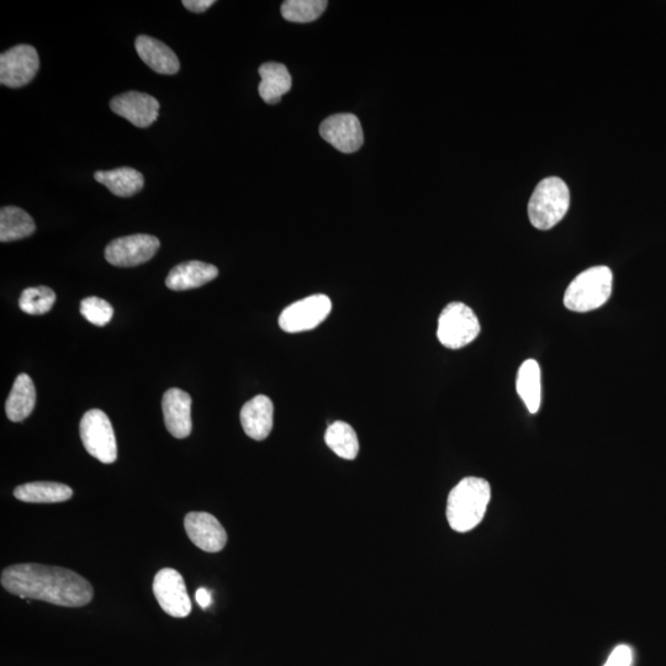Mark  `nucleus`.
Returning <instances> with one entry per match:
<instances>
[{
	"label": "nucleus",
	"instance_id": "f257e3e1",
	"mask_svg": "<svg viewBox=\"0 0 666 666\" xmlns=\"http://www.w3.org/2000/svg\"><path fill=\"white\" fill-rule=\"evenodd\" d=\"M9 594L65 607H82L94 596L91 583L73 570L36 563L10 565L0 578Z\"/></svg>",
	"mask_w": 666,
	"mask_h": 666
},
{
	"label": "nucleus",
	"instance_id": "f03ea898",
	"mask_svg": "<svg viewBox=\"0 0 666 666\" xmlns=\"http://www.w3.org/2000/svg\"><path fill=\"white\" fill-rule=\"evenodd\" d=\"M491 499L488 481L481 478H465L454 486L447 501V520L457 532H469L479 525L485 516Z\"/></svg>",
	"mask_w": 666,
	"mask_h": 666
},
{
	"label": "nucleus",
	"instance_id": "7ed1b4c3",
	"mask_svg": "<svg viewBox=\"0 0 666 666\" xmlns=\"http://www.w3.org/2000/svg\"><path fill=\"white\" fill-rule=\"evenodd\" d=\"M613 274L609 267L586 269L569 284L564 294V305L575 313H589L601 308L612 294Z\"/></svg>",
	"mask_w": 666,
	"mask_h": 666
},
{
	"label": "nucleus",
	"instance_id": "20e7f679",
	"mask_svg": "<svg viewBox=\"0 0 666 666\" xmlns=\"http://www.w3.org/2000/svg\"><path fill=\"white\" fill-rule=\"evenodd\" d=\"M570 206L568 185L558 177L539 182L528 203V218L538 230H551L567 215Z\"/></svg>",
	"mask_w": 666,
	"mask_h": 666
},
{
	"label": "nucleus",
	"instance_id": "39448f33",
	"mask_svg": "<svg viewBox=\"0 0 666 666\" xmlns=\"http://www.w3.org/2000/svg\"><path fill=\"white\" fill-rule=\"evenodd\" d=\"M479 333L477 315L469 306L458 301L448 304L438 319V340L449 350H461L472 343Z\"/></svg>",
	"mask_w": 666,
	"mask_h": 666
},
{
	"label": "nucleus",
	"instance_id": "423d86ee",
	"mask_svg": "<svg viewBox=\"0 0 666 666\" xmlns=\"http://www.w3.org/2000/svg\"><path fill=\"white\" fill-rule=\"evenodd\" d=\"M82 443L92 457L104 464H111L118 458V446L114 428L104 411L93 409L83 416L79 426Z\"/></svg>",
	"mask_w": 666,
	"mask_h": 666
},
{
	"label": "nucleus",
	"instance_id": "0eeeda50",
	"mask_svg": "<svg viewBox=\"0 0 666 666\" xmlns=\"http://www.w3.org/2000/svg\"><path fill=\"white\" fill-rule=\"evenodd\" d=\"M332 303L329 296L316 294L288 306L279 316V326L285 332L310 331L322 324L330 315Z\"/></svg>",
	"mask_w": 666,
	"mask_h": 666
},
{
	"label": "nucleus",
	"instance_id": "6e6552de",
	"mask_svg": "<svg viewBox=\"0 0 666 666\" xmlns=\"http://www.w3.org/2000/svg\"><path fill=\"white\" fill-rule=\"evenodd\" d=\"M153 595L167 615L184 618L192 612V601L188 595L183 576L172 568L161 569L153 579Z\"/></svg>",
	"mask_w": 666,
	"mask_h": 666
},
{
	"label": "nucleus",
	"instance_id": "1a4fd4ad",
	"mask_svg": "<svg viewBox=\"0 0 666 666\" xmlns=\"http://www.w3.org/2000/svg\"><path fill=\"white\" fill-rule=\"evenodd\" d=\"M161 243L157 237L137 234L120 237L105 248V258L115 267H136L155 257Z\"/></svg>",
	"mask_w": 666,
	"mask_h": 666
},
{
	"label": "nucleus",
	"instance_id": "9d476101",
	"mask_svg": "<svg viewBox=\"0 0 666 666\" xmlns=\"http://www.w3.org/2000/svg\"><path fill=\"white\" fill-rule=\"evenodd\" d=\"M40 60L35 47L18 45L0 56V83L9 88L29 84L39 71Z\"/></svg>",
	"mask_w": 666,
	"mask_h": 666
},
{
	"label": "nucleus",
	"instance_id": "9b49d317",
	"mask_svg": "<svg viewBox=\"0 0 666 666\" xmlns=\"http://www.w3.org/2000/svg\"><path fill=\"white\" fill-rule=\"evenodd\" d=\"M320 135L342 153L357 152L364 142L361 121L353 114H336L322 121Z\"/></svg>",
	"mask_w": 666,
	"mask_h": 666
},
{
	"label": "nucleus",
	"instance_id": "f8f14e48",
	"mask_svg": "<svg viewBox=\"0 0 666 666\" xmlns=\"http://www.w3.org/2000/svg\"><path fill=\"white\" fill-rule=\"evenodd\" d=\"M184 527L190 541L206 553L221 552L226 546L225 528L208 512H189L184 518Z\"/></svg>",
	"mask_w": 666,
	"mask_h": 666
},
{
	"label": "nucleus",
	"instance_id": "ddd939ff",
	"mask_svg": "<svg viewBox=\"0 0 666 666\" xmlns=\"http://www.w3.org/2000/svg\"><path fill=\"white\" fill-rule=\"evenodd\" d=\"M110 108L137 128H148L158 118L160 103L152 95L128 92L118 95L110 102Z\"/></svg>",
	"mask_w": 666,
	"mask_h": 666
},
{
	"label": "nucleus",
	"instance_id": "4468645a",
	"mask_svg": "<svg viewBox=\"0 0 666 666\" xmlns=\"http://www.w3.org/2000/svg\"><path fill=\"white\" fill-rule=\"evenodd\" d=\"M163 416L167 430L178 440L187 438L192 433V398L185 391L169 389L162 399Z\"/></svg>",
	"mask_w": 666,
	"mask_h": 666
},
{
	"label": "nucleus",
	"instance_id": "2eb2a0df",
	"mask_svg": "<svg viewBox=\"0 0 666 666\" xmlns=\"http://www.w3.org/2000/svg\"><path fill=\"white\" fill-rule=\"evenodd\" d=\"M243 431L252 440L263 441L273 428L274 406L266 395H257L247 401L241 410Z\"/></svg>",
	"mask_w": 666,
	"mask_h": 666
},
{
	"label": "nucleus",
	"instance_id": "dca6fc26",
	"mask_svg": "<svg viewBox=\"0 0 666 666\" xmlns=\"http://www.w3.org/2000/svg\"><path fill=\"white\" fill-rule=\"evenodd\" d=\"M219 276V269L213 264L190 261L178 264L169 272L166 279L167 288L174 292L203 287Z\"/></svg>",
	"mask_w": 666,
	"mask_h": 666
},
{
	"label": "nucleus",
	"instance_id": "f3484780",
	"mask_svg": "<svg viewBox=\"0 0 666 666\" xmlns=\"http://www.w3.org/2000/svg\"><path fill=\"white\" fill-rule=\"evenodd\" d=\"M135 47L141 60L158 74L172 76L181 68L177 55L160 40L141 35L137 37Z\"/></svg>",
	"mask_w": 666,
	"mask_h": 666
},
{
	"label": "nucleus",
	"instance_id": "a211bd4d",
	"mask_svg": "<svg viewBox=\"0 0 666 666\" xmlns=\"http://www.w3.org/2000/svg\"><path fill=\"white\" fill-rule=\"evenodd\" d=\"M259 76L262 81L259 83L258 92L267 104H278L283 95L292 89V76L282 63H264L259 67Z\"/></svg>",
	"mask_w": 666,
	"mask_h": 666
},
{
	"label": "nucleus",
	"instance_id": "6ab92c4d",
	"mask_svg": "<svg viewBox=\"0 0 666 666\" xmlns=\"http://www.w3.org/2000/svg\"><path fill=\"white\" fill-rule=\"evenodd\" d=\"M14 496L28 504H57L70 500L73 490L70 486L55 481H34L18 486L14 490Z\"/></svg>",
	"mask_w": 666,
	"mask_h": 666
},
{
	"label": "nucleus",
	"instance_id": "aec40b11",
	"mask_svg": "<svg viewBox=\"0 0 666 666\" xmlns=\"http://www.w3.org/2000/svg\"><path fill=\"white\" fill-rule=\"evenodd\" d=\"M36 405V390L28 374H20L8 396L5 411L10 421L21 422L31 415Z\"/></svg>",
	"mask_w": 666,
	"mask_h": 666
},
{
	"label": "nucleus",
	"instance_id": "412c9836",
	"mask_svg": "<svg viewBox=\"0 0 666 666\" xmlns=\"http://www.w3.org/2000/svg\"><path fill=\"white\" fill-rule=\"evenodd\" d=\"M95 181L105 185L116 197L129 198L140 192L145 185V178L139 171L130 167H121L113 171H98Z\"/></svg>",
	"mask_w": 666,
	"mask_h": 666
},
{
	"label": "nucleus",
	"instance_id": "4be33fe9",
	"mask_svg": "<svg viewBox=\"0 0 666 666\" xmlns=\"http://www.w3.org/2000/svg\"><path fill=\"white\" fill-rule=\"evenodd\" d=\"M516 389L528 411L536 414L541 406L542 384L541 368L535 359H527L518 369Z\"/></svg>",
	"mask_w": 666,
	"mask_h": 666
},
{
	"label": "nucleus",
	"instance_id": "5701e85b",
	"mask_svg": "<svg viewBox=\"0 0 666 666\" xmlns=\"http://www.w3.org/2000/svg\"><path fill=\"white\" fill-rule=\"evenodd\" d=\"M35 221L25 210L17 206H4L0 210V241L12 242L34 234Z\"/></svg>",
	"mask_w": 666,
	"mask_h": 666
},
{
	"label": "nucleus",
	"instance_id": "b1692460",
	"mask_svg": "<svg viewBox=\"0 0 666 666\" xmlns=\"http://www.w3.org/2000/svg\"><path fill=\"white\" fill-rule=\"evenodd\" d=\"M327 447L338 457L353 461L359 452V442L356 431L351 425L343 421L333 422L327 428L325 435Z\"/></svg>",
	"mask_w": 666,
	"mask_h": 666
},
{
	"label": "nucleus",
	"instance_id": "393cba45",
	"mask_svg": "<svg viewBox=\"0 0 666 666\" xmlns=\"http://www.w3.org/2000/svg\"><path fill=\"white\" fill-rule=\"evenodd\" d=\"M327 4L325 0H287L282 4V15L292 23H311L324 14Z\"/></svg>",
	"mask_w": 666,
	"mask_h": 666
},
{
	"label": "nucleus",
	"instance_id": "a878e982",
	"mask_svg": "<svg viewBox=\"0 0 666 666\" xmlns=\"http://www.w3.org/2000/svg\"><path fill=\"white\" fill-rule=\"evenodd\" d=\"M56 294L47 287L25 289L19 299V308L29 315H44L54 308Z\"/></svg>",
	"mask_w": 666,
	"mask_h": 666
},
{
	"label": "nucleus",
	"instance_id": "bb28decb",
	"mask_svg": "<svg viewBox=\"0 0 666 666\" xmlns=\"http://www.w3.org/2000/svg\"><path fill=\"white\" fill-rule=\"evenodd\" d=\"M81 314L91 324L102 327L108 325L113 319L114 309L108 301L91 296V298L82 300Z\"/></svg>",
	"mask_w": 666,
	"mask_h": 666
},
{
	"label": "nucleus",
	"instance_id": "cd10ccee",
	"mask_svg": "<svg viewBox=\"0 0 666 666\" xmlns=\"http://www.w3.org/2000/svg\"><path fill=\"white\" fill-rule=\"evenodd\" d=\"M632 660V649L628 646H618L607 659L605 666H631Z\"/></svg>",
	"mask_w": 666,
	"mask_h": 666
},
{
	"label": "nucleus",
	"instance_id": "c85d7f7f",
	"mask_svg": "<svg viewBox=\"0 0 666 666\" xmlns=\"http://www.w3.org/2000/svg\"><path fill=\"white\" fill-rule=\"evenodd\" d=\"M215 4V0H184L183 5L190 12L202 14L208 10L211 5Z\"/></svg>",
	"mask_w": 666,
	"mask_h": 666
},
{
	"label": "nucleus",
	"instance_id": "c756f323",
	"mask_svg": "<svg viewBox=\"0 0 666 666\" xmlns=\"http://www.w3.org/2000/svg\"><path fill=\"white\" fill-rule=\"evenodd\" d=\"M195 600H197L198 605L204 610L209 609L211 604H213V596H211V592L205 588H200L195 592Z\"/></svg>",
	"mask_w": 666,
	"mask_h": 666
}]
</instances>
